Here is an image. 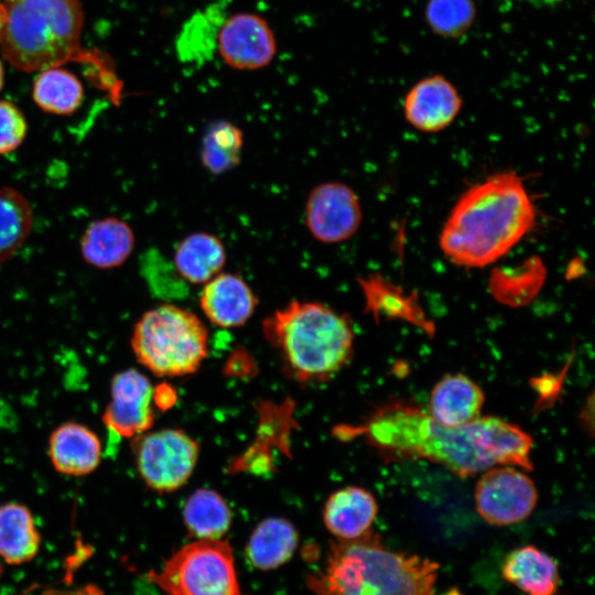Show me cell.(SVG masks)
Segmentation results:
<instances>
[{
	"label": "cell",
	"mask_w": 595,
	"mask_h": 595,
	"mask_svg": "<svg viewBox=\"0 0 595 595\" xmlns=\"http://www.w3.org/2000/svg\"><path fill=\"white\" fill-rule=\"evenodd\" d=\"M350 433L363 435L387 458H424L467 477L497 465L532 470V437L500 418L484 416L458 428L440 424L415 405L392 402L376 409Z\"/></svg>",
	"instance_id": "obj_1"
},
{
	"label": "cell",
	"mask_w": 595,
	"mask_h": 595,
	"mask_svg": "<svg viewBox=\"0 0 595 595\" xmlns=\"http://www.w3.org/2000/svg\"><path fill=\"white\" fill-rule=\"evenodd\" d=\"M536 221V205L521 176L496 173L461 195L441 230L440 248L458 267L484 268L519 244Z\"/></svg>",
	"instance_id": "obj_2"
},
{
	"label": "cell",
	"mask_w": 595,
	"mask_h": 595,
	"mask_svg": "<svg viewBox=\"0 0 595 595\" xmlns=\"http://www.w3.org/2000/svg\"><path fill=\"white\" fill-rule=\"evenodd\" d=\"M0 48L3 57L22 72L43 71L73 61L87 64L101 88L120 97L119 79L110 60L80 47V0H6Z\"/></svg>",
	"instance_id": "obj_3"
},
{
	"label": "cell",
	"mask_w": 595,
	"mask_h": 595,
	"mask_svg": "<svg viewBox=\"0 0 595 595\" xmlns=\"http://www.w3.org/2000/svg\"><path fill=\"white\" fill-rule=\"evenodd\" d=\"M439 563L389 550L371 530L331 543L325 567L307 576L315 595H435Z\"/></svg>",
	"instance_id": "obj_4"
},
{
	"label": "cell",
	"mask_w": 595,
	"mask_h": 595,
	"mask_svg": "<svg viewBox=\"0 0 595 595\" xmlns=\"http://www.w3.org/2000/svg\"><path fill=\"white\" fill-rule=\"evenodd\" d=\"M286 372L301 382H323L350 361L354 332L347 316L313 301H292L262 323Z\"/></svg>",
	"instance_id": "obj_5"
},
{
	"label": "cell",
	"mask_w": 595,
	"mask_h": 595,
	"mask_svg": "<svg viewBox=\"0 0 595 595\" xmlns=\"http://www.w3.org/2000/svg\"><path fill=\"white\" fill-rule=\"evenodd\" d=\"M131 347L137 360L155 376H186L207 357L208 332L193 312L162 304L137 322Z\"/></svg>",
	"instance_id": "obj_6"
},
{
	"label": "cell",
	"mask_w": 595,
	"mask_h": 595,
	"mask_svg": "<svg viewBox=\"0 0 595 595\" xmlns=\"http://www.w3.org/2000/svg\"><path fill=\"white\" fill-rule=\"evenodd\" d=\"M148 575L169 595H242L231 547L223 539L187 543Z\"/></svg>",
	"instance_id": "obj_7"
},
{
	"label": "cell",
	"mask_w": 595,
	"mask_h": 595,
	"mask_svg": "<svg viewBox=\"0 0 595 595\" xmlns=\"http://www.w3.org/2000/svg\"><path fill=\"white\" fill-rule=\"evenodd\" d=\"M199 445L181 430L165 429L137 436V470L144 484L163 494L181 488L192 476Z\"/></svg>",
	"instance_id": "obj_8"
},
{
	"label": "cell",
	"mask_w": 595,
	"mask_h": 595,
	"mask_svg": "<svg viewBox=\"0 0 595 595\" xmlns=\"http://www.w3.org/2000/svg\"><path fill=\"white\" fill-rule=\"evenodd\" d=\"M538 502V489L523 472L497 465L483 472L475 488L479 516L494 526H509L527 519Z\"/></svg>",
	"instance_id": "obj_9"
},
{
	"label": "cell",
	"mask_w": 595,
	"mask_h": 595,
	"mask_svg": "<svg viewBox=\"0 0 595 595\" xmlns=\"http://www.w3.org/2000/svg\"><path fill=\"white\" fill-rule=\"evenodd\" d=\"M363 209L355 191L342 182H325L310 192L304 221L311 236L323 244L350 239L359 229Z\"/></svg>",
	"instance_id": "obj_10"
},
{
	"label": "cell",
	"mask_w": 595,
	"mask_h": 595,
	"mask_svg": "<svg viewBox=\"0 0 595 595\" xmlns=\"http://www.w3.org/2000/svg\"><path fill=\"white\" fill-rule=\"evenodd\" d=\"M219 56L228 66L255 71L269 65L277 54V41L261 15L238 12L228 17L217 33Z\"/></svg>",
	"instance_id": "obj_11"
},
{
	"label": "cell",
	"mask_w": 595,
	"mask_h": 595,
	"mask_svg": "<svg viewBox=\"0 0 595 595\" xmlns=\"http://www.w3.org/2000/svg\"><path fill=\"white\" fill-rule=\"evenodd\" d=\"M152 391L149 379L134 369L116 374L110 385V401L102 422L116 439L136 437L154 423Z\"/></svg>",
	"instance_id": "obj_12"
},
{
	"label": "cell",
	"mask_w": 595,
	"mask_h": 595,
	"mask_svg": "<svg viewBox=\"0 0 595 595\" xmlns=\"http://www.w3.org/2000/svg\"><path fill=\"white\" fill-rule=\"evenodd\" d=\"M462 106L457 88L446 77L435 74L422 78L408 90L403 112L413 128L432 133L447 128Z\"/></svg>",
	"instance_id": "obj_13"
},
{
	"label": "cell",
	"mask_w": 595,
	"mask_h": 595,
	"mask_svg": "<svg viewBox=\"0 0 595 595\" xmlns=\"http://www.w3.org/2000/svg\"><path fill=\"white\" fill-rule=\"evenodd\" d=\"M258 299L238 274L220 272L203 284L199 306L207 320L219 327L242 326L253 314Z\"/></svg>",
	"instance_id": "obj_14"
},
{
	"label": "cell",
	"mask_w": 595,
	"mask_h": 595,
	"mask_svg": "<svg viewBox=\"0 0 595 595\" xmlns=\"http://www.w3.org/2000/svg\"><path fill=\"white\" fill-rule=\"evenodd\" d=\"M48 457L56 472L66 476H85L100 464L102 445L98 435L78 422L58 425L48 439Z\"/></svg>",
	"instance_id": "obj_15"
},
{
	"label": "cell",
	"mask_w": 595,
	"mask_h": 595,
	"mask_svg": "<svg viewBox=\"0 0 595 595\" xmlns=\"http://www.w3.org/2000/svg\"><path fill=\"white\" fill-rule=\"evenodd\" d=\"M484 401L474 380L462 374L446 375L433 387L426 412L442 425L458 428L480 418Z\"/></svg>",
	"instance_id": "obj_16"
},
{
	"label": "cell",
	"mask_w": 595,
	"mask_h": 595,
	"mask_svg": "<svg viewBox=\"0 0 595 595\" xmlns=\"http://www.w3.org/2000/svg\"><path fill=\"white\" fill-rule=\"evenodd\" d=\"M377 513L378 505L371 493L348 486L328 497L323 519L327 530L338 540H353L371 530Z\"/></svg>",
	"instance_id": "obj_17"
},
{
	"label": "cell",
	"mask_w": 595,
	"mask_h": 595,
	"mask_svg": "<svg viewBox=\"0 0 595 595\" xmlns=\"http://www.w3.org/2000/svg\"><path fill=\"white\" fill-rule=\"evenodd\" d=\"M502 577L528 595H554L560 575L558 563L534 545L509 552L501 566Z\"/></svg>",
	"instance_id": "obj_18"
},
{
	"label": "cell",
	"mask_w": 595,
	"mask_h": 595,
	"mask_svg": "<svg viewBox=\"0 0 595 595\" xmlns=\"http://www.w3.org/2000/svg\"><path fill=\"white\" fill-rule=\"evenodd\" d=\"M134 234L122 219L107 217L93 221L80 240L84 260L100 269L121 266L134 248Z\"/></svg>",
	"instance_id": "obj_19"
},
{
	"label": "cell",
	"mask_w": 595,
	"mask_h": 595,
	"mask_svg": "<svg viewBox=\"0 0 595 595\" xmlns=\"http://www.w3.org/2000/svg\"><path fill=\"white\" fill-rule=\"evenodd\" d=\"M226 259L224 242L213 234L198 231L177 245L173 263L186 282L203 285L223 271Z\"/></svg>",
	"instance_id": "obj_20"
},
{
	"label": "cell",
	"mask_w": 595,
	"mask_h": 595,
	"mask_svg": "<svg viewBox=\"0 0 595 595\" xmlns=\"http://www.w3.org/2000/svg\"><path fill=\"white\" fill-rule=\"evenodd\" d=\"M299 541L294 526L282 518L262 520L247 544V558L257 569L273 570L288 562Z\"/></svg>",
	"instance_id": "obj_21"
},
{
	"label": "cell",
	"mask_w": 595,
	"mask_h": 595,
	"mask_svg": "<svg viewBox=\"0 0 595 595\" xmlns=\"http://www.w3.org/2000/svg\"><path fill=\"white\" fill-rule=\"evenodd\" d=\"M40 533L30 509L18 502L0 506V556L9 564L32 560L40 549Z\"/></svg>",
	"instance_id": "obj_22"
},
{
	"label": "cell",
	"mask_w": 595,
	"mask_h": 595,
	"mask_svg": "<svg viewBox=\"0 0 595 595\" xmlns=\"http://www.w3.org/2000/svg\"><path fill=\"white\" fill-rule=\"evenodd\" d=\"M188 532L197 539H221L231 523V511L225 499L212 489L194 491L183 508Z\"/></svg>",
	"instance_id": "obj_23"
},
{
	"label": "cell",
	"mask_w": 595,
	"mask_h": 595,
	"mask_svg": "<svg viewBox=\"0 0 595 595\" xmlns=\"http://www.w3.org/2000/svg\"><path fill=\"white\" fill-rule=\"evenodd\" d=\"M32 96L36 105L46 112L71 115L83 102L84 87L71 72L57 67L43 69L36 77Z\"/></svg>",
	"instance_id": "obj_24"
},
{
	"label": "cell",
	"mask_w": 595,
	"mask_h": 595,
	"mask_svg": "<svg viewBox=\"0 0 595 595\" xmlns=\"http://www.w3.org/2000/svg\"><path fill=\"white\" fill-rule=\"evenodd\" d=\"M32 227V209L14 188L0 187V263L10 259L26 240Z\"/></svg>",
	"instance_id": "obj_25"
},
{
	"label": "cell",
	"mask_w": 595,
	"mask_h": 595,
	"mask_svg": "<svg viewBox=\"0 0 595 595\" xmlns=\"http://www.w3.org/2000/svg\"><path fill=\"white\" fill-rule=\"evenodd\" d=\"M244 132L231 122L218 121L203 138L201 161L210 173L221 174L240 162Z\"/></svg>",
	"instance_id": "obj_26"
},
{
	"label": "cell",
	"mask_w": 595,
	"mask_h": 595,
	"mask_svg": "<svg viewBox=\"0 0 595 595\" xmlns=\"http://www.w3.org/2000/svg\"><path fill=\"white\" fill-rule=\"evenodd\" d=\"M474 0H428L425 21L431 31L445 39L466 34L476 19Z\"/></svg>",
	"instance_id": "obj_27"
},
{
	"label": "cell",
	"mask_w": 595,
	"mask_h": 595,
	"mask_svg": "<svg viewBox=\"0 0 595 595\" xmlns=\"http://www.w3.org/2000/svg\"><path fill=\"white\" fill-rule=\"evenodd\" d=\"M359 284L365 295L366 309L376 317L383 314L404 317L409 321H415L419 317L423 320L418 306L380 277L370 275L360 279Z\"/></svg>",
	"instance_id": "obj_28"
},
{
	"label": "cell",
	"mask_w": 595,
	"mask_h": 595,
	"mask_svg": "<svg viewBox=\"0 0 595 595\" xmlns=\"http://www.w3.org/2000/svg\"><path fill=\"white\" fill-rule=\"evenodd\" d=\"M26 134V121L22 112L9 101H0V153L17 150Z\"/></svg>",
	"instance_id": "obj_29"
},
{
	"label": "cell",
	"mask_w": 595,
	"mask_h": 595,
	"mask_svg": "<svg viewBox=\"0 0 595 595\" xmlns=\"http://www.w3.org/2000/svg\"><path fill=\"white\" fill-rule=\"evenodd\" d=\"M175 400L176 394L174 393L173 389L166 383H161L153 388L152 401L158 408L165 410L173 405Z\"/></svg>",
	"instance_id": "obj_30"
},
{
	"label": "cell",
	"mask_w": 595,
	"mask_h": 595,
	"mask_svg": "<svg viewBox=\"0 0 595 595\" xmlns=\"http://www.w3.org/2000/svg\"><path fill=\"white\" fill-rule=\"evenodd\" d=\"M42 595H104L101 589L94 584H88L73 589H47Z\"/></svg>",
	"instance_id": "obj_31"
},
{
	"label": "cell",
	"mask_w": 595,
	"mask_h": 595,
	"mask_svg": "<svg viewBox=\"0 0 595 595\" xmlns=\"http://www.w3.org/2000/svg\"><path fill=\"white\" fill-rule=\"evenodd\" d=\"M2 23H3V6L0 2V32H1Z\"/></svg>",
	"instance_id": "obj_32"
},
{
	"label": "cell",
	"mask_w": 595,
	"mask_h": 595,
	"mask_svg": "<svg viewBox=\"0 0 595 595\" xmlns=\"http://www.w3.org/2000/svg\"><path fill=\"white\" fill-rule=\"evenodd\" d=\"M2 85H3V67L0 62V89L2 88Z\"/></svg>",
	"instance_id": "obj_33"
}]
</instances>
